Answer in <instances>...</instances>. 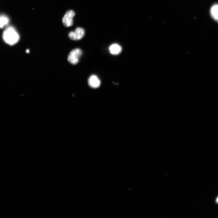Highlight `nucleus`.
Segmentation results:
<instances>
[{
	"mask_svg": "<svg viewBox=\"0 0 218 218\" xmlns=\"http://www.w3.org/2000/svg\"><path fill=\"white\" fill-rule=\"evenodd\" d=\"M9 22V19L4 16H0V29H3Z\"/></svg>",
	"mask_w": 218,
	"mask_h": 218,
	"instance_id": "6e6552de",
	"label": "nucleus"
},
{
	"mask_svg": "<svg viewBox=\"0 0 218 218\" xmlns=\"http://www.w3.org/2000/svg\"><path fill=\"white\" fill-rule=\"evenodd\" d=\"M110 53L114 55H118L121 53L122 49L121 46L117 44L111 45L109 48Z\"/></svg>",
	"mask_w": 218,
	"mask_h": 218,
	"instance_id": "423d86ee",
	"label": "nucleus"
},
{
	"mask_svg": "<svg viewBox=\"0 0 218 218\" xmlns=\"http://www.w3.org/2000/svg\"><path fill=\"white\" fill-rule=\"evenodd\" d=\"M82 54V51L79 49H76L72 50L68 57V60L69 62L73 65L77 64L78 63Z\"/></svg>",
	"mask_w": 218,
	"mask_h": 218,
	"instance_id": "f03ea898",
	"label": "nucleus"
},
{
	"mask_svg": "<svg viewBox=\"0 0 218 218\" xmlns=\"http://www.w3.org/2000/svg\"><path fill=\"white\" fill-rule=\"evenodd\" d=\"M75 14L72 10H69L64 16L62 22L64 25L66 27L71 26L73 24V18Z\"/></svg>",
	"mask_w": 218,
	"mask_h": 218,
	"instance_id": "7ed1b4c3",
	"label": "nucleus"
},
{
	"mask_svg": "<svg viewBox=\"0 0 218 218\" xmlns=\"http://www.w3.org/2000/svg\"><path fill=\"white\" fill-rule=\"evenodd\" d=\"M89 86L93 88H99L101 85V81L96 75H93L89 78L88 81Z\"/></svg>",
	"mask_w": 218,
	"mask_h": 218,
	"instance_id": "39448f33",
	"label": "nucleus"
},
{
	"mask_svg": "<svg viewBox=\"0 0 218 218\" xmlns=\"http://www.w3.org/2000/svg\"><path fill=\"white\" fill-rule=\"evenodd\" d=\"M3 38L8 44L13 45L17 43L19 39V36L15 29L12 26L7 28L4 31Z\"/></svg>",
	"mask_w": 218,
	"mask_h": 218,
	"instance_id": "f257e3e1",
	"label": "nucleus"
},
{
	"mask_svg": "<svg viewBox=\"0 0 218 218\" xmlns=\"http://www.w3.org/2000/svg\"><path fill=\"white\" fill-rule=\"evenodd\" d=\"M85 34V31L80 27L77 28L74 31H72L69 34V37L71 39L79 40L82 39Z\"/></svg>",
	"mask_w": 218,
	"mask_h": 218,
	"instance_id": "20e7f679",
	"label": "nucleus"
},
{
	"mask_svg": "<svg viewBox=\"0 0 218 218\" xmlns=\"http://www.w3.org/2000/svg\"><path fill=\"white\" fill-rule=\"evenodd\" d=\"M218 5L215 4L212 7L211 9V14L212 17L215 20H218Z\"/></svg>",
	"mask_w": 218,
	"mask_h": 218,
	"instance_id": "0eeeda50",
	"label": "nucleus"
}]
</instances>
